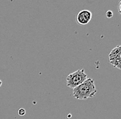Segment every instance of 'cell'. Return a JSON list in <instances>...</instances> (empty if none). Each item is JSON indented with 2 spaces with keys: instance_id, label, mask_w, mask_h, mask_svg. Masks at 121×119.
Returning a JSON list of instances; mask_svg holds the SVG:
<instances>
[{
  "instance_id": "277c9868",
  "label": "cell",
  "mask_w": 121,
  "mask_h": 119,
  "mask_svg": "<svg viewBox=\"0 0 121 119\" xmlns=\"http://www.w3.org/2000/svg\"><path fill=\"white\" fill-rule=\"evenodd\" d=\"M121 54H118V56H116V57H114L113 59H109V63L113 66V67L116 68H118L119 70H121Z\"/></svg>"
},
{
  "instance_id": "5b68a950",
  "label": "cell",
  "mask_w": 121,
  "mask_h": 119,
  "mask_svg": "<svg viewBox=\"0 0 121 119\" xmlns=\"http://www.w3.org/2000/svg\"><path fill=\"white\" fill-rule=\"evenodd\" d=\"M121 54V45H118L116 48H114L113 50L111 51V52L109 54V59H113L118 56V54Z\"/></svg>"
},
{
  "instance_id": "6da1fadb",
  "label": "cell",
  "mask_w": 121,
  "mask_h": 119,
  "mask_svg": "<svg viewBox=\"0 0 121 119\" xmlns=\"http://www.w3.org/2000/svg\"><path fill=\"white\" fill-rule=\"evenodd\" d=\"M97 90L95 86L94 80L87 78L83 83L73 89L72 95L78 100H87L94 98Z\"/></svg>"
},
{
  "instance_id": "8992f818",
  "label": "cell",
  "mask_w": 121,
  "mask_h": 119,
  "mask_svg": "<svg viewBox=\"0 0 121 119\" xmlns=\"http://www.w3.org/2000/svg\"><path fill=\"white\" fill-rule=\"evenodd\" d=\"M105 15H106V17H107L108 19H110V18H112V17H113V13L112 10H107Z\"/></svg>"
},
{
  "instance_id": "7a4b0ae2",
  "label": "cell",
  "mask_w": 121,
  "mask_h": 119,
  "mask_svg": "<svg viewBox=\"0 0 121 119\" xmlns=\"http://www.w3.org/2000/svg\"><path fill=\"white\" fill-rule=\"evenodd\" d=\"M87 75L85 72L84 69H80L69 74L66 78V85L69 88L74 89L83 83L87 79Z\"/></svg>"
},
{
  "instance_id": "ba28073f",
  "label": "cell",
  "mask_w": 121,
  "mask_h": 119,
  "mask_svg": "<svg viewBox=\"0 0 121 119\" xmlns=\"http://www.w3.org/2000/svg\"><path fill=\"white\" fill-rule=\"evenodd\" d=\"M121 1H120V2H119V11H118V13H119L120 14H121Z\"/></svg>"
},
{
  "instance_id": "3957f363",
  "label": "cell",
  "mask_w": 121,
  "mask_h": 119,
  "mask_svg": "<svg viewBox=\"0 0 121 119\" xmlns=\"http://www.w3.org/2000/svg\"><path fill=\"white\" fill-rule=\"evenodd\" d=\"M92 17L91 12L88 10H83L76 16V22L78 24L85 26L90 22Z\"/></svg>"
},
{
  "instance_id": "52a82bcc",
  "label": "cell",
  "mask_w": 121,
  "mask_h": 119,
  "mask_svg": "<svg viewBox=\"0 0 121 119\" xmlns=\"http://www.w3.org/2000/svg\"><path fill=\"white\" fill-rule=\"evenodd\" d=\"M18 114H19V116H24V115L26 114V110H25L24 109H23V108H21V109H19V111H18Z\"/></svg>"
},
{
  "instance_id": "9c48e42d",
  "label": "cell",
  "mask_w": 121,
  "mask_h": 119,
  "mask_svg": "<svg viewBox=\"0 0 121 119\" xmlns=\"http://www.w3.org/2000/svg\"><path fill=\"white\" fill-rule=\"evenodd\" d=\"M1 85V81H0V86Z\"/></svg>"
}]
</instances>
